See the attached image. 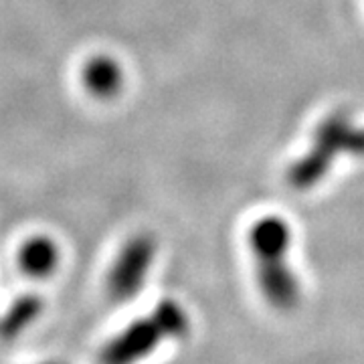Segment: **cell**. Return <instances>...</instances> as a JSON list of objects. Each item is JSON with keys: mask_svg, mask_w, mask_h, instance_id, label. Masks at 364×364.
Here are the masks:
<instances>
[{"mask_svg": "<svg viewBox=\"0 0 364 364\" xmlns=\"http://www.w3.org/2000/svg\"><path fill=\"white\" fill-rule=\"evenodd\" d=\"M156 239L140 233L126 241L107 273V294L114 301H128L146 284V277L156 259Z\"/></svg>", "mask_w": 364, "mask_h": 364, "instance_id": "cell-4", "label": "cell"}, {"mask_svg": "<svg viewBox=\"0 0 364 364\" xmlns=\"http://www.w3.org/2000/svg\"><path fill=\"white\" fill-rule=\"evenodd\" d=\"M255 275L263 299L279 312L296 310L301 289L289 263L291 229L282 217H261L249 231Z\"/></svg>", "mask_w": 364, "mask_h": 364, "instance_id": "cell-1", "label": "cell"}, {"mask_svg": "<svg viewBox=\"0 0 364 364\" xmlns=\"http://www.w3.org/2000/svg\"><path fill=\"white\" fill-rule=\"evenodd\" d=\"M41 364H59V363H41Z\"/></svg>", "mask_w": 364, "mask_h": 364, "instance_id": "cell-8", "label": "cell"}, {"mask_svg": "<svg viewBox=\"0 0 364 364\" xmlns=\"http://www.w3.org/2000/svg\"><path fill=\"white\" fill-rule=\"evenodd\" d=\"M342 154L364 158V126H358L346 112H334L318 124L310 148L289 166V186L299 193L314 188Z\"/></svg>", "mask_w": 364, "mask_h": 364, "instance_id": "cell-3", "label": "cell"}, {"mask_svg": "<svg viewBox=\"0 0 364 364\" xmlns=\"http://www.w3.org/2000/svg\"><path fill=\"white\" fill-rule=\"evenodd\" d=\"M59 247L49 237H33L18 251V269L33 277V279H45L59 267Z\"/></svg>", "mask_w": 364, "mask_h": 364, "instance_id": "cell-6", "label": "cell"}, {"mask_svg": "<svg viewBox=\"0 0 364 364\" xmlns=\"http://www.w3.org/2000/svg\"><path fill=\"white\" fill-rule=\"evenodd\" d=\"M81 79L91 95L102 97V100H112L122 91L124 71L116 59L107 55H97L85 63Z\"/></svg>", "mask_w": 364, "mask_h": 364, "instance_id": "cell-5", "label": "cell"}, {"mask_svg": "<svg viewBox=\"0 0 364 364\" xmlns=\"http://www.w3.org/2000/svg\"><path fill=\"white\" fill-rule=\"evenodd\" d=\"M43 314V299L37 296H23L14 299V304L0 316V336L13 340L21 336L26 328L35 324Z\"/></svg>", "mask_w": 364, "mask_h": 364, "instance_id": "cell-7", "label": "cell"}, {"mask_svg": "<svg viewBox=\"0 0 364 364\" xmlns=\"http://www.w3.org/2000/svg\"><path fill=\"white\" fill-rule=\"evenodd\" d=\"M191 334V316L176 299H162L150 314L134 320L105 342L100 364H140L164 344Z\"/></svg>", "mask_w": 364, "mask_h": 364, "instance_id": "cell-2", "label": "cell"}]
</instances>
